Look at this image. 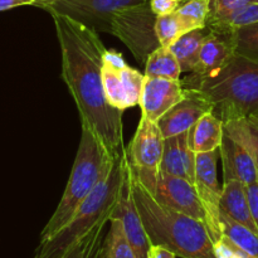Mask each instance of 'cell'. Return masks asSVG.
<instances>
[{
  "label": "cell",
  "instance_id": "obj_1",
  "mask_svg": "<svg viewBox=\"0 0 258 258\" xmlns=\"http://www.w3.org/2000/svg\"><path fill=\"white\" fill-rule=\"evenodd\" d=\"M62 55V78L72 95L81 123L87 125L112 158L123 151V111L107 102L102 81L106 47L97 30L52 14Z\"/></svg>",
  "mask_w": 258,
  "mask_h": 258
},
{
  "label": "cell",
  "instance_id": "obj_2",
  "mask_svg": "<svg viewBox=\"0 0 258 258\" xmlns=\"http://www.w3.org/2000/svg\"><path fill=\"white\" fill-rule=\"evenodd\" d=\"M128 183L150 244L181 258H217L208 228L202 221L159 203L140 183L128 163Z\"/></svg>",
  "mask_w": 258,
  "mask_h": 258
},
{
  "label": "cell",
  "instance_id": "obj_3",
  "mask_svg": "<svg viewBox=\"0 0 258 258\" xmlns=\"http://www.w3.org/2000/svg\"><path fill=\"white\" fill-rule=\"evenodd\" d=\"M181 82L185 88L203 92L212 103V112L223 122L258 120V59L233 53L216 73H190Z\"/></svg>",
  "mask_w": 258,
  "mask_h": 258
},
{
  "label": "cell",
  "instance_id": "obj_4",
  "mask_svg": "<svg viewBox=\"0 0 258 258\" xmlns=\"http://www.w3.org/2000/svg\"><path fill=\"white\" fill-rule=\"evenodd\" d=\"M127 153L123 149L112 169L86 199L73 218L52 238L39 242L34 258H64L70 249L100 222L105 219L111 221L120 201L121 189L127 174Z\"/></svg>",
  "mask_w": 258,
  "mask_h": 258
},
{
  "label": "cell",
  "instance_id": "obj_5",
  "mask_svg": "<svg viewBox=\"0 0 258 258\" xmlns=\"http://www.w3.org/2000/svg\"><path fill=\"white\" fill-rule=\"evenodd\" d=\"M81 127L82 134L80 145L64 193L54 213L40 232L39 242L52 238L73 218L86 199L112 169L117 159L108 154L105 146L87 125L81 123Z\"/></svg>",
  "mask_w": 258,
  "mask_h": 258
},
{
  "label": "cell",
  "instance_id": "obj_6",
  "mask_svg": "<svg viewBox=\"0 0 258 258\" xmlns=\"http://www.w3.org/2000/svg\"><path fill=\"white\" fill-rule=\"evenodd\" d=\"M158 15L150 7V0H143L117 10L111 20V34L117 37L130 49L136 60L145 64L149 55L160 47L156 35Z\"/></svg>",
  "mask_w": 258,
  "mask_h": 258
},
{
  "label": "cell",
  "instance_id": "obj_7",
  "mask_svg": "<svg viewBox=\"0 0 258 258\" xmlns=\"http://www.w3.org/2000/svg\"><path fill=\"white\" fill-rule=\"evenodd\" d=\"M164 143L165 138L161 134L158 122L141 115L140 122L126 153L131 169L149 191L154 188L160 173Z\"/></svg>",
  "mask_w": 258,
  "mask_h": 258
},
{
  "label": "cell",
  "instance_id": "obj_8",
  "mask_svg": "<svg viewBox=\"0 0 258 258\" xmlns=\"http://www.w3.org/2000/svg\"><path fill=\"white\" fill-rule=\"evenodd\" d=\"M143 0H50L39 8L50 15L58 14L88 28L111 34V20L117 10Z\"/></svg>",
  "mask_w": 258,
  "mask_h": 258
},
{
  "label": "cell",
  "instance_id": "obj_9",
  "mask_svg": "<svg viewBox=\"0 0 258 258\" xmlns=\"http://www.w3.org/2000/svg\"><path fill=\"white\" fill-rule=\"evenodd\" d=\"M219 150L211 153L197 154L196 180L194 186L198 193L199 201L206 212V226L208 228L212 241L221 238V196L222 188L217 175V161Z\"/></svg>",
  "mask_w": 258,
  "mask_h": 258
},
{
  "label": "cell",
  "instance_id": "obj_10",
  "mask_svg": "<svg viewBox=\"0 0 258 258\" xmlns=\"http://www.w3.org/2000/svg\"><path fill=\"white\" fill-rule=\"evenodd\" d=\"M145 75L125 64L121 67L102 62V81L107 102L125 111L140 103Z\"/></svg>",
  "mask_w": 258,
  "mask_h": 258
},
{
  "label": "cell",
  "instance_id": "obj_11",
  "mask_svg": "<svg viewBox=\"0 0 258 258\" xmlns=\"http://www.w3.org/2000/svg\"><path fill=\"white\" fill-rule=\"evenodd\" d=\"M150 193L163 206L193 217L206 224V212L193 183L179 176L159 173Z\"/></svg>",
  "mask_w": 258,
  "mask_h": 258
},
{
  "label": "cell",
  "instance_id": "obj_12",
  "mask_svg": "<svg viewBox=\"0 0 258 258\" xmlns=\"http://www.w3.org/2000/svg\"><path fill=\"white\" fill-rule=\"evenodd\" d=\"M212 111V103L203 92L184 87V97L158 121V125L164 138L168 139L189 131L206 113Z\"/></svg>",
  "mask_w": 258,
  "mask_h": 258
},
{
  "label": "cell",
  "instance_id": "obj_13",
  "mask_svg": "<svg viewBox=\"0 0 258 258\" xmlns=\"http://www.w3.org/2000/svg\"><path fill=\"white\" fill-rule=\"evenodd\" d=\"M183 97L184 86L181 80H165L145 76L139 105L143 116L158 122Z\"/></svg>",
  "mask_w": 258,
  "mask_h": 258
},
{
  "label": "cell",
  "instance_id": "obj_14",
  "mask_svg": "<svg viewBox=\"0 0 258 258\" xmlns=\"http://www.w3.org/2000/svg\"><path fill=\"white\" fill-rule=\"evenodd\" d=\"M112 218H117L121 221L126 238L133 247L136 257L148 258L150 241H149L145 227H144L140 214H139L136 204L134 202L133 193H131L130 183H128V164L125 183L121 189L120 201H118L117 207L113 212Z\"/></svg>",
  "mask_w": 258,
  "mask_h": 258
},
{
  "label": "cell",
  "instance_id": "obj_15",
  "mask_svg": "<svg viewBox=\"0 0 258 258\" xmlns=\"http://www.w3.org/2000/svg\"><path fill=\"white\" fill-rule=\"evenodd\" d=\"M224 181L238 180L244 185L258 181V171L251 153L224 131L219 148Z\"/></svg>",
  "mask_w": 258,
  "mask_h": 258
},
{
  "label": "cell",
  "instance_id": "obj_16",
  "mask_svg": "<svg viewBox=\"0 0 258 258\" xmlns=\"http://www.w3.org/2000/svg\"><path fill=\"white\" fill-rule=\"evenodd\" d=\"M196 160L197 154L189 145V131L165 139L160 164L161 173L186 179L194 184Z\"/></svg>",
  "mask_w": 258,
  "mask_h": 258
},
{
  "label": "cell",
  "instance_id": "obj_17",
  "mask_svg": "<svg viewBox=\"0 0 258 258\" xmlns=\"http://www.w3.org/2000/svg\"><path fill=\"white\" fill-rule=\"evenodd\" d=\"M221 213L226 214L233 221L248 227L258 233V229L252 218L247 199L246 185L238 180L224 181L221 196Z\"/></svg>",
  "mask_w": 258,
  "mask_h": 258
},
{
  "label": "cell",
  "instance_id": "obj_18",
  "mask_svg": "<svg viewBox=\"0 0 258 258\" xmlns=\"http://www.w3.org/2000/svg\"><path fill=\"white\" fill-rule=\"evenodd\" d=\"M234 53L231 38L208 30L199 53L196 75H212L221 70Z\"/></svg>",
  "mask_w": 258,
  "mask_h": 258
},
{
  "label": "cell",
  "instance_id": "obj_19",
  "mask_svg": "<svg viewBox=\"0 0 258 258\" xmlns=\"http://www.w3.org/2000/svg\"><path fill=\"white\" fill-rule=\"evenodd\" d=\"M224 136V122L208 112L189 130V145L196 154L219 150Z\"/></svg>",
  "mask_w": 258,
  "mask_h": 258
},
{
  "label": "cell",
  "instance_id": "obj_20",
  "mask_svg": "<svg viewBox=\"0 0 258 258\" xmlns=\"http://www.w3.org/2000/svg\"><path fill=\"white\" fill-rule=\"evenodd\" d=\"M207 34H208L207 28L190 30L181 35L171 45L170 49L180 64L181 72H196L198 68L199 53H201L202 44H203V40Z\"/></svg>",
  "mask_w": 258,
  "mask_h": 258
},
{
  "label": "cell",
  "instance_id": "obj_21",
  "mask_svg": "<svg viewBox=\"0 0 258 258\" xmlns=\"http://www.w3.org/2000/svg\"><path fill=\"white\" fill-rule=\"evenodd\" d=\"M181 68L178 59L170 48L160 45L156 48L145 63L146 77L165 78V80H180Z\"/></svg>",
  "mask_w": 258,
  "mask_h": 258
},
{
  "label": "cell",
  "instance_id": "obj_22",
  "mask_svg": "<svg viewBox=\"0 0 258 258\" xmlns=\"http://www.w3.org/2000/svg\"><path fill=\"white\" fill-rule=\"evenodd\" d=\"M222 234L251 256L258 258V233L221 213Z\"/></svg>",
  "mask_w": 258,
  "mask_h": 258
},
{
  "label": "cell",
  "instance_id": "obj_23",
  "mask_svg": "<svg viewBox=\"0 0 258 258\" xmlns=\"http://www.w3.org/2000/svg\"><path fill=\"white\" fill-rule=\"evenodd\" d=\"M224 131L251 153L258 171V120L238 118L224 122Z\"/></svg>",
  "mask_w": 258,
  "mask_h": 258
},
{
  "label": "cell",
  "instance_id": "obj_24",
  "mask_svg": "<svg viewBox=\"0 0 258 258\" xmlns=\"http://www.w3.org/2000/svg\"><path fill=\"white\" fill-rule=\"evenodd\" d=\"M103 258H138L128 243L120 219L111 218L110 231L103 239Z\"/></svg>",
  "mask_w": 258,
  "mask_h": 258
},
{
  "label": "cell",
  "instance_id": "obj_25",
  "mask_svg": "<svg viewBox=\"0 0 258 258\" xmlns=\"http://www.w3.org/2000/svg\"><path fill=\"white\" fill-rule=\"evenodd\" d=\"M108 222V219L100 222L70 249L64 258H103V229Z\"/></svg>",
  "mask_w": 258,
  "mask_h": 258
},
{
  "label": "cell",
  "instance_id": "obj_26",
  "mask_svg": "<svg viewBox=\"0 0 258 258\" xmlns=\"http://www.w3.org/2000/svg\"><path fill=\"white\" fill-rule=\"evenodd\" d=\"M211 3L212 0H189L176 10L188 32L207 27L211 15Z\"/></svg>",
  "mask_w": 258,
  "mask_h": 258
},
{
  "label": "cell",
  "instance_id": "obj_27",
  "mask_svg": "<svg viewBox=\"0 0 258 258\" xmlns=\"http://www.w3.org/2000/svg\"><path fill=\"white\" fill-rule=\"evenodd\" d=\"M229 38L234 53L258 59V23L236 29Z\"/></svg>",
  "mask_w": 258,
  "mask_h": 258
},
{
  "label": "cell",
  "instance_id": "obj_28",
  "mask_svg": "<svg viewBox=\"0 0 258 258\" xmlns=\"http://www.w3.org/2000/svg\"><path fill=\"white\" fill-rule=\"evenodd\" d=\"M155 29L160 45L168 48H170L181 35L188 33L176 12L171 14L159 15L156 18Z\"/></svg>",
  "mask_w": 258,
  "mask_h": 258
},
{
  "label": "cell",
  "instance_id": "obj_29",
  "mask_svg": "<svg viewBox=\"0 0 258 258\" xmlns=\"http://www.w3.org/2000/svg\"><path fill=\"white\" fill-rule=\"evenodd\" d=\"M253 2L254 0H212L209 18L224 17Z\"/></svg>",
  "mask_w": 258,
  "mask_h": 258
},
{
  "label": "cell",
  "instance_id": "obj_30",
  "mask_svg": "<svg viewBox=\"0 0 258 258\" xmlns=\"http://www.w3.org/2000/svg\"><path fill=\"white\" fill-rule=\"evenodd\" d=\"M150 7L159 17L175 13L181 7V3L179 0H150Z\"/></svg>",
  "mask_w": 258,
  "mask_h": 258
},
{
  "label": "cell",
  "instance_id": "obj_31",
  "mask_svg": "<svg viewBox=\"0 0 258 258\" xmlns=\"http://www.w3.org/2000/svg\"><path fill=\"white\" fill-rule=\"evenodd\" d=\"M247 199H248L249 209H251L252 218L258 229V181L246 185Z\"/></svg>",
  "mask_w": 258,
  "mask_h": 258
},
{
  "label": "cell",
  "instance_id": "obj_32",
  "mask_svg": "<svg viewBox=\"0 0 258 258\" xmlns=\"http://www.w3.org/2000/svg\"><path fill=\"white\" fill-rule=\"evenodd\" d=\"M148 258H176V254L170 249L159 244H150L148 252Z\"/></svg>",
  "mask_w": 258,
  "mask_h": 258
},
{
  "label": "cell",
  "instance_id": "obj_33",
  "mask_svg": "<svg viewBox=\"0 0 258 258\" xmlns=\"http://www.w3.org/2000/svg\"><path fill=\"white\" fill-rule=\"evenodd\" d=\"M25 5H35V2L34 0H0V12L25 7Z\"/></svg>",
  "mask_w": 258,
  "mask_h": 258
},
{
  "label": "cell",
  "instance_id": "obj_34",
  "mask_svg": "<svg viewBox=\"0 0 258 258\" xmlns=\"http://www.w3.org/2000/svg\"><path fill=\"white\" fill-rule=\"evenodd\" d=\"M34 2H35L34 7L39 8L40 5H43V4H44V3H47V2H50V0H34Z\"/></svg>",
  "mask_w": 258,
  "mask_h": 258
},
{
  "label": "cell",
  "instance_id": "obj_35",
  "mask_svg": "<svg viewBox=\"0 0 258 258\" xmlns=\"http://www.w3.org/2000/svg\"><path fill=\"white\" fill-rule=\"evenodd\" d=\"M179 2H180V3H181V5H183V4H185L186 2H189V0H179Z\"/></svg>",
  "mask_w": 258,
  "mask_h": 258
},
{
  "label": "cell",
  "instance_id": "obj_36",
  "mask_svg": "<svg viewBox=\"0 0 258 258\" xmlns=\"http://www.w3.org/2000/svg\"><path fill=\"white\" fill-rule=\"evenodd\" d=\"M254 3H258V0H254Z\"/></svg>",
  "mask_w": 258,
  "mask_h": 258
}]
</instances>
